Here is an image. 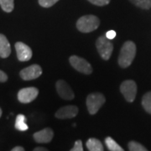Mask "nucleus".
I'll use <instances>...</instances> for the list:
<instances>
[{
    "instance_id": "7",
    "label": "nucleus",
    "mask_w": 151,
    "mask_h": 151,
    "mask_svg": "<svg viewBox=\"0 0 151 151\" xmlns=\"http://www.w3.org/2000/svg\"><path fill=\"white\" fill-rule=\"evenodd\" d=\"M42 74V69L40 65L37 64L29 65L26 68L23 69L20 71L19 75L24 81H31L34 79H36Z\"/></svg>"
},
{
    "instance_id": "12",
    "label": "nucleus",
    "mask_w": 151,
    "mask_h": 151,
    "mask_svg": "<svg viewBox=\"0 0 151 151\" xmlns=\"http://www.w3.org/2000/svg\"><path fill=\"white\" fill-rule=\"evenodd\" d=\"M33 137H34V139L37 143L47 144L52 140V139L54 137V132L50 128H45L39 132L35 133Z\"/></svg>"
},
{
    "instance_id": "6",
    "label": "nucleus",
    "mask_w": 151,
    "mask_h": 151,
    "mask_svg": "<svg viewBox=\"0 0 151 151\" xmlns=\"http://www.w3.org/2000/svg\"><path fill=\"white\" fill-rule=\"evenodd\" d=\"M70 64L73 68L81 73L90 75L92 72V67L91 64L85 59L77 55H71L69 59Z\"/></svg>"
},
{
    "instance_id": "11",
    "label": "nucleus",
    "mask_w": 151,
    "mask_h": 151,
    "mask_svg": "<svg viewBox=\"0 0 151 151\" xmlns=\"http://www.w3.org/2000/svg\"><path fill=\"white\" fill-rule=\"evenodd\" d=\"M78 113V108L74 105H68L60 108L55 113V117L60 119H66L75 118Z\"/></svg>"
},
{
    "instance_id": "27",
    "label": "nucleus",
    "mask_w": 151,
    "mask_h": 151,
    "mask_svg": "<svg viewBox=\"0 0 151 151\" xmlns=\"http://www.w3.org/2000/svg\"><path fill=\"white\" fill-rule=\"evenodd\" d=\"M35 151H47L48 150L46 148H43V147H37V148H35L34 149Z\"/></svg>"
},
{
    "instance_id": "23",
    "label": "nucleus",
    "mask_w": 151,
    "mask_h": 151,
    "mask_svg": "<svg viewBox=\"0 0 151 151\" xmlns=\"http://www.w3.org/2000/svg\"><path fill=\"white\" fill-rule=\"evenodd\" d=\"M83 150V147H82V142L81 140L76 141L74 147L70 150V151H82Z\"/></svg>"
},
{
    "instance_id": "1",
    "label": "nucleus",
    "mask_w": 151,
    "mask_h": 151,
    "mask_svg": "<svg viewBox=\"0 0 151 151\" xmlns=\"http://www.w3.org/2000/svg\"><path fill=\"white\" fill-rule=\"evenodd\" d=\"M136 55V45L131 40H128L121 48L119 56V65L122 68L129 67L134 61Z\"/></svg>"
},
{
    "instance_id": "26",
    "label": "nucleus",
    "mask_w": 151,
    "mask_h": 151,
    "mask_svg": "<svg viewBox=\"0 0 151 151\" xmlns=\"http://www.w3.org/2000/svg\"><path fill=\"white\" fill-rule=\"evenodd\" d=\"M24 149L21 147V146H17V147H14L12 149V151H24Z\"/></svg>"
},
{
    "instance_id": "18",
    "label": "nucleus",
    "mask_w": 151,
    "mask_h": 151,
    "mask_svg": "<svg viewBox=\"0 0 151 151\" xmlns=\"http://www.w3.org/2000/svg\"><path fill=\"white\" fill-rule=\"evenodd\" d=\"M0 6L6 13H11L14 9V0H0Z\"/></svg>"
},
{
    "instance_id": "22",
    "label": "nucleus",
    "mask_w": 151,
    "mask_h": 151,
    "mask_svg": "<svg viewBox=\"0 0 151 151\" xmlns=\"http://www.w3.org/2000/svg\"><path fill=\"white\" fill-rule=\"evenodd\" d=\"M91 4L97 6L108 5L110 3V0H88Z\"/></svg>"
},
{
    "instance_id": "2",
    "label": "nucleus",
    "mask_w": 151,
    "mask_h": 151,
    "mask_svg": "<svg viewBox=\"0 0 151 151\" xmlns=\"http://www.w3.org/2000/svg\"><path fill=\"white\" fill-rule=\"evenodd\" d=\"M100 24V19L95 15L88 14L81 17L76 22V28L81 33H90L96 30Z\"/></svg>"
},
{
    "instance_id": "25",
    "label": "nucleus",
    "mask_w": 151,
    "mask_h": 151,
    "mask_svg": "<svg viewBox=\"0 0 151 151\" xmlns=\"http://www.w3.org/2000/svg\"><path fill=\"white\" fill-rule=\"evenodd\" d=\"M106 37L109 39V40H113L116 37V32L114 30H109L106 33Z\"/></svg>"
},
{
    "instance_id": "19",
    "label": "nucleus",
    "mask_w": 151,
    "mask_h": 151,
    "mask_svg": "<svg viewBox=\"0 0 151 151\" xmlns=\"http://www.w3.org/2000/svg\"><path fill=\"white\" fill-rule=\"evenodd\" d=\"M129 1L133 4L143 9H150L151 8V0H129Z\"/></svg>"
},
{
    "instance_id": "5",
    "label": "nucleus",
    "mask_w": 151,
    "mask_h": 151,
    "mask_svg": "<svg viewBox=\"0 0 151 151\" xmlns=\"http://www.w3.org/2000/svg\"><path fill=\"white\" fill-rule=\"evenodd\" d=\"M120 92L127 102L133 103L137 94V84L133 80H126L120 85Z\"/></svg>"
},
{
    "instance_id": "28",
    "label": "nucleus",
    "mask_w": 151,
    "mask_h": 151,
    "mask_svg": "<svg viewBox=\"0 0 151 151\" xmlns=\"http://www.w3.org/2000/svg\"><path fill=\"white\" fill-rule=\"evenodd\" d=\"M1 116H2V109L0 108V118H1Z\"/></svg>"
},
{
    "instance_id": "17",
    "label": "nucleus",
    "mask_w": 151,
    "mask_h": 151,
    "mask_svg": "<svg viewBox=\"0 0 151 151\" xmlns=\"http://www.w3.org/2000/svg\"><path fill=\"white\" fill-rule=\"evenodd\" d=\"M142 106L146 112L151 114V92H146L142 97Z\"/></svg>"
},
{
    "instance_id": "4",
    "label": "nucleus",
    "mask_w": 151,
    "mask_h": 151,
    "mask_svg": "<svg viewBox=\"0 0 151 151\" xmlns=\"http://www.w3.org/2000/svg\"><path fill=\"white\" fill-rule=\"evenodd\" d=\"M96 46L100 56L104 60L110 59L113 50V45L110 40L105 36H100L97 38L96 41Z\"/></svg>"
},
{
    "instance_id": "24",
    "label": "nucleus",
    "mask_w": 151,
    "mask_h": 151,
    "mask_svg": "<svg viewBox=\"0 0 151 151\" xmlns=\"http://www.w3.org/2000/svg\"><path fill=\"white\" fill-rule=\"evenodd\" d=\"M8 80V76L4 71L0 70V82H5Z\"/></svg>"
},
{
    "instance_id": "15",
    "label": "nucleus",
    "mask_w": 151,
    "mask_h": 151,
    "mask_svg": "<svg viewBox=\"0 0 151 151\" xmlns=\"http://www.w3.org/2000/svg\"><path fill=\"white\" fill-rule=\"evenodd\" d=\"M26 121V117L23 114H19L16 117V120H15V124H14V127L15 129L19 131H26L29 129L28 125L25 123Z\"/></svg>"
},
{
    "instance_id": "3",
    "label": "nucleus",
    "mask_w": 151,
    "mask_h": 151,
    "mask_svg": "<svg viewBox=\"0 0 151 151\" xmlns=\"http://www.w3.org/2000/svg\"><path fill=\"white\" fill-rule=\"evenodd\" d=\"M86 107L90 114L94 115L98 112L106 102V98L102 93L95 92L91 93L86 97Z\"/></svg>"
},
{
    "instance_id": "9",
    "label": "nucleus",
    "mask_w": 151,
    "mask_h": 151,
    "mask_svg": "<svg viewBox=\"0 0 151 151\" xmlns=\"http://www.w3.org/2000/svg\"><path fill=\"white\" fill-rule=\"evenodd\" d=\"M55 86H56V91L61 98L65 100H72L75 97V94L71 90L70 86L64 80H59L56 81Z\"/></svg>"
},
{
    "instance_id": "10",
    "label": "nucleus",
    "mask_w": 151,
    "mask_h": 151,
    "mask_svg": "<svg viewBox=\"0 0 151 151\" xmlns=\"http://www.w3.org/2000/svg\"><path fill=\"white\" fill-rule=\"evenodd\" d=\"M17 57L20 61H28L32 57V50L26 44L23 42H17L15 44Z\"/></svg>"
},
{
    "instance_id": "21",
    "label": "nucleus",
    "mask_w": 151,
    "mask_h": 151,
    "mask_svg": "<svg viewBox=\"0 0 151 151\" xmlns=\"http://www.w3.org/2000/svg\"><path fill=\"white\" fill-rule=\"evenodd\" d=\"M59 0H38L39 4L43 8H50L55 5Z\"/></svg>"
},
{
    "instance_id": "8",
    "label": "nucleus",
    "mask_w": 151,
    "mask_h": 151,
    "mask_svg": "<svg viewBox=\"0 0 151 151\" xmlns=\"http://www.w3.org/2000/svg\"><path fill=\"white\" fill-rule=\"evenodd\" d=\"M38 94L39 90L36 87L22 88L18 92V100L22 103H29L37 97Z\"/></svg>"
},
{
    "instance_id": "16",
    "label": "nucleus",
    "mask_w": 151,
    "mask_h": 151,
    "mask_svg": "<svg viewBox=\"0 0 151 151\" xmlns=\"http://www.w3.org/2000/svg\"><path fill=\"white\" fill-rule=\"evenodd\" d=\"M105 144L106 146L110 151H124V149L117 144V142L113 139L111 137H107L105 139Z\"/></svg>"
},
{
    "instance_id": "14",
    "label": "nucleus",
    "mask_w": 151,
    "mask_h": 151,
    "mask_svg": "<svg viewBox=\"0 0 151 151\" xmlns=\"http://www.w3.org/2000/svg\"><path fill=\"white\" fill-rule=\"evenodd\" d=\"M86 148L87 150L90 151H103V146L102 145V142L95 139V138H92V139H89L88 140L86 141Z\"/></svg>"
},
{
    "instance_id": "20",
    "label": "nucleus",
    "mask_w": 151,
    "mask_h": 151,
    "mask_svg": "<svg viewBox=\"0 0 151 151\" xmlns=\"http://www.w3.org/2000/svg\"><path fill=\"white\" fill-rule=\"evenodd\" d=\"M129 150L130 151H147L148 150L146 149L144 145L141 144L136 142V141H130L129 143Z\"/></svg>"
},
{
    "instance_id": "13",
    "label": "nucleus",
    "mask_w": 151,
    "mask_h": 151,
    "mask_svg": "<svg viewBox=\"0 0 151 151\" xmlns=\"http://www.w3.org/2000/svg\"><path fill=\"white\" fill-rule=\"evenodd\" d=\"M11 54V46L4 35L0 34V57L8 58Z\"/></svg>"
}]
</instances>
